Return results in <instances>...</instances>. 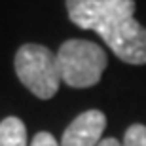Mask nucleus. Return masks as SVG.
<instances>
[{
    "label": "nucleus",
    "instance_id": "f257e3e1",
    "mask_svg": "<svg viewBox=\"0 0 146 146\" xmlns=\"http://www.w3.org/2000/svg\"><path fill=\"white\" fill-rule=\"evenodd\" d=\"M57 65L61 82L76 89H84L99 84L108 59L104 49L95 42L74 38L61 44L57 51Z\"/></svg>",
    "mask_w": 146,
    "mask_h": 146
},
{
    "label": "nucleus",
    "instance_id": "f03ea898",
    "mask_svg": "<svg viewBox=\"0 0 146 146\" xmlns=\"http://www.w3.org/2000/svg\"><path fill=\"white\" fill-rule=\"evenodd\" d=\"M15 74L38 99H51L59 89L61 72L57 53L40 44H25L15 53Z\"/></svg>",
    "mask_w": 146,
    "mask_h": 146
},
{
    "label": "nucleus",
    "instance_id": "7ed1b4c3",
    "mask_svg": "<svg viewBox=\"0 0 146 146\" xmlns=\"http://www.w3.org/2000/svg\"><path fill=\"white\" fill-rule=\"evenodd\" d=\"M97 34L123 63L146 65V27H142L135 17L116 19L99 29Z\"/></svg>",
    "mask_w": 146,
    "mask_h": 146
},
{
    "label": "nucleus",
    "instance_id": "20e7f679",
    "mask_svg": "<svg viewBox=\"0 0 146 146\" xmlns=\"http://www.w3.org/2000/svg\"><path fill=\"white\" fill-rule=\"evenodd\" d=\"M104 127L106 116L101 110H87L65 129L61 146H99Z\"/></svg>",
    "mask_w": 146,
    "mask_h": 146
},
{
    "label": "nucleus",
    "instance_id": "39448f33",
    "mask_svg": "<svg viewBox=\"0 0 146 146\" xmlns=\"http://www.w3.org/2000/svg\"><path fill=\"white\" fill-rule=\"evenodd\" d=\"M106 10V0H66L70 21L84 31H95Z\"/></svg>",
    "mask_w": 146,
    "mask_h": 146
},
{
    "label": "nucleus",
    "instance_id": "423d86ee",
    "mask_svg": "<svg viewBox=\"0 0 146 146\" xmlns=\"http://www.w3.org/2000/svg\"><path fill=\"white\" fill-rule=\"evenodd\" d=\"M0 146H27V127L19 118L8 116L0 121Z\"/></svg>",
    "mask_w": 146,
    "mask_h": 146
},
{
    "label": "nucleus",
    "instance_id": "0eeeda50",
    "mask_svg": "<svg viewBox=\"0 0 146 146\" xmlns=\"http://www.w3.org/2000/svg\"><path fill=\"white\" fill-rule=\"evenodd\" d=\"M121 146H146V125L135 123L125 131Z\"/></svg>",
    "mask_w": 146,
    "mask_h": 146
},
{
    "label": "nucleus",
    "instance_id": "6e6552de",
    "mask_svg": "<svg viewBox=\"0 0 146 146\" xmlns=\"http://www.w3.org/2000/svg\"><path fill=\"white\" fill-rule=\"evenodd\" d=\"M31 146H59V142L55 141V137L51 135V133H48V131H40V133L34 135Z\"/></svg>",
    "mask_w": 146,
    "mask_h": 146
},
{
    "label": "nucleus",
    "instance_id": "1a4fd4ad",
    "mask_svg": "<svg viewBox=\"0 0 146 146\" xmlns=\"http://www.w3.org/2000/svg\"><path fill=\"white\" fill-rule=\"evenodd\" d=\"M99 146H121V142L110 137V139H104V141H101V142H99Z\"/></svg>",
    "mask_w": 146,
    "mask_h": 146
}]
</instances>
